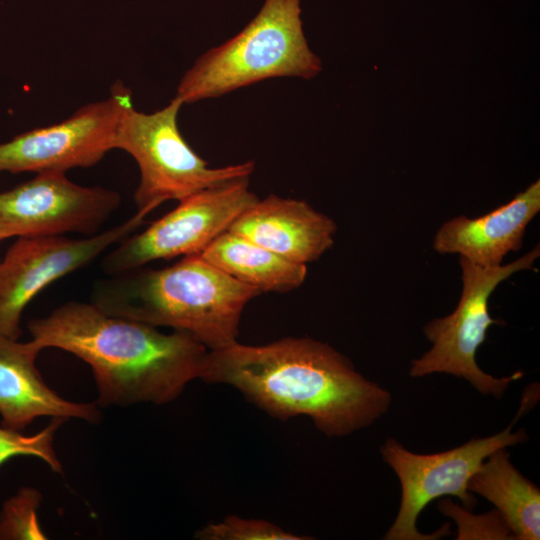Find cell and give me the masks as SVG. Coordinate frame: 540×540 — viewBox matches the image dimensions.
Listing matches in <instances>:
<instances>
[{
    "instance_id": "obj_12",
    "label": "cell",
    "mask_w": 540,
    "mask_h": 540,
    "mask_svg": "<svg viewBox=\"0 0 540 540\" xmlns=\"http://www.w3.org/2000/svg\"><path fill=\"white\" fill-rule=\"evenodd\" d=\"M228 230L306 265L332 247L337 225L303 200L272 194L244 210Z\"/></svg>"
},
{
    "instance_id": "obj_2",
    "label": "cell",
    "mask_w": 540,
    "mask_h": 540,
    "mask_svg": "<svg viewBox=\"0 0 540 540\" xmlns=\"http://www.w3.org/2000/svg\"><path fill=\"white\" fill-rule=\"evenodd\" d=\"M28 327L42 349L64 350L90 366L102 406L171 402L200 378L208 353L186 332L166 334L92 302H67Z\"/></svg>"
},
{
    "instance_id": "obj_20",
    "label": "cell",
    "mask_w": 540,
    "mask_h": 540,
    "mask_svg": "<svg viewBox=\"0 0 540 540\" xmlns=\"http://www.w3.org/2000/svg\"><path fill=\"white\" fill-rule=\"evenodd\" d=\"M439 509L458 522L457 539H510L511 532L497 510L475 516L454 505L450 500L441 502Z\"/></svg>"
},
{
    "instance_id": "obj_6",
    "label": "cell",
    "mask_w": 540,
    "mask_h": 540,
    "mask_svg": "<svg viewBox=\"0 0 540 540\" xmlns=\"http://www.w3.org/2000/svg\"><path fill=\"white\" fill-rule=\"evenodd\" d=\"M540 256L539 245L508 264L481 267L461 258L462 292L455 310L428 322L424 328L432 347L411 363V377L448 373L467 380L482 394L501 398L510 383L523 377L515 372L496 378L481 370L476 352L485 342L489 327L503 323L489 313V299L497 286L516 272L530 270Z\"/></svg>"
},
{
    "instance_id": "obj_3",
    "label": "cell",
    "mask_w": 540,
    "mask_h": 540,
    "mask_svg": "<svg viewBox=\"0 0 540 540\" xmlns=\"http://www.w3.org/2000/svg\"><path fill=\"white\" fill-rule=\"evenodd\" d=\"M260 294L193 254L165 268L141 267L99 280L91 302L109 315L186 332L216 350L237 341L243 310Z\"/></svg>"
},
{
    "instance_id": "obj_14",
    "label": "cell",
    "mask_w": 540,
    "mask_h": 540,
    "mask_svg": "<svg viewBox=\"0 0 540 540\" xmlns=\"http://www.w3.org/2000/svg\"><path fill=\"white\" fill-rule=\"evenodd\" d=\"M43 349L32 339L0 337V415L2 426L20 431L43 416L98 422L95 403H76L60 397L43 380L36 359Z\"/></svg>"
},
{
    "instance_id": "obj_15",
    "label": "cell",
    "mask_w": 540,
    "mask_h": 540,
    "mask_svg": "<svg viewBox=\"0 0 540 540\" xmlns=\"http://www.w3.org/2000/svg\"><path fill=\"white\" fill-rule=\"evenodd\" d=\"M468 490L494 504L513 539L540 538V490L512 465L506 448L484 460L471 477Z\"/></svg>"
},
{
    "instance_id": "obj_11",
    "label": "cell",
    "mask_w": 540,
    "mask_h": 540,
    "mask_svg": "<svg viewBox=\"0 0 540 540\" xmlns=\"http://www.w3.org/2000/svg\"><path fill=\"white\" fill-rule=\"evenodd\" d=\"M120 203L114 190L78 185L65 172H39L31 180L0 192V241L65 233L91 236Z\"/></svg>"
},
{
    "instance_id": "obj_8",
    "label": "cell",
    "mask_w": 540,
    "mask_h": 540,
    "mask_svg": "<svg viewBox=\"0 0 540 540\" xmlns=\"http://www.w3.org/2000/svg\"><path fill=\"white\" fill-rule=\"evenodd\" d=\"M249 178L234 179L181 201L141 232L125 237L102 259L103 271L118 275L159 259L201 253L233 221L258 201Z\"/></svg>"
},
{
    "instance_id": "obj_16",
    "label": "cell",
    "mask_w": 540,
    "mask_h": 540,
    "mask_svg": "<svg viewBox=\"0 0 540 540\" xmlns=\"http://www.w3.org/2000/svg\"><path fill=\"white\" fill-rule=\"evenodd\" d=\"M205 260L242 283L265 292H288L300 287L307 266L291 262L229 230L201 253Z\"/></svg>"
},
{
    "instance_id": "obj_9",
    "label": "cell",
    "mask_w": 540,
    "mask_h": 540,
    "mask_svg": "<svg viewBox=\"0 0 540 540\" xmlns=\"http://www.w3.org/2000/svg\"><path fill=\"white\" fill-rule=\"evenodd\" d=\"M145 218L136 212L116 226L81 239L18 237L0 261V337L18 339L22 312L41 290L136 232Z\"/></svg>"
},
{
    "instance_id": "obj_4",
    "label": "cell",
    "mask_w": 540,
    "mask_h": 540,
    "mask_svg": "<svg viewBox=\"0 0 540 540\" xmlns=\"http://www.w3.org/2000/svg\"><path fill=\"white\" fill-rule=\"evenodd\" d=\"M300 3L265 0L239 33L198 57L175 97L189 104L271 78L317 76L322 64L305 37Z\"/></svg>"
},
{
    "instance_id": "obj_7",
    "label": "cell",
    "mask_w": 540,
    "mask_h": 540,
    "mask_svg": "<svg viewBox=\"0 0 540 540\" xmlns=\"http://www.w3.org/2000/svg\"><path fill=\"white\" fill-rule=\"evenodd\" d=\"M528 407L522 401L518 414L503 431L485 438L471 439L453 449L434 454H417L389 438L381 447L384 461L394 470L401 484L397 517L385 535L387 540H432L450 533L445 524L433 534L418 531L417 519L422 510L441 496H456L467 509L477 500L468 484L481 464L493 452L527 440L524 429L512 431L514 421Z\"/></svg>"
},
{
    "instance_id": "obj_17",
    "label": "cell",
    "mask_w": 540,
    "mask_h": 540,
    "mask_svg": "<svg viewBox=\"0 0 540 540\" xmlns=\"http://www.w3.org/2000/svg\"><path fill=\"white\" fill-rule=\"evenodd\" d=\"M64 421L63 418L54 417L43 430L33 435L0 426V466L16 456H33L46 462L53 471L61 473L62 465L53 443L56 431Z\"/></svg>"
},
{
    "instance_id": "obj_1",
    "label": "cell",
    "mask_w": 540,
    "mask_h": 540,
    "mask_svg": "<svg viewBox=\"0 0 540 540\" xmlns=\"http://www.w3.org/2000/svg\"><path fill=\"white\" fill-rule=\"evenodd\" d=\"M227 384L269 415L308 416L328 436H344L386 413L391 394L358 373L330 345L287 337L251 346L208 350L200 378Z\"/></svg>"
},
{
    "instance_id": "obj_19",
    "label": "cell",
    "mask_w": 540,
    "mask_h": 540,
    "mask_svg": "<svg viewBox=\"0 0 540 540\" xmlns=\"http://www.w3.org/2000/svg\"><path fill=\"white\" fill-rule=\"evenodd\" d=\"M195 537L202 540H305L301 536L266 520L228 516L218 523H210L198 530Z\"/></svg>"
},
{
    "instance_id": "obj_13",
    "label": "cell",
    "mask_w": 540,
    "mask_h": 540,
    "mask_svg": "<svg viewBox=\"0 0 540 540\" xmlns=\"http://www.w3.org/2000/svg\"><path fill=\"white\" fill-rule=\"evenodd\" d=\"M540 211V181L532 183L508 203L476 218L460 215L446 221L433 239L439 254H458L475 265L502 264L509 252L523 244L526 228Z\"/></svg>"
},
{
    "instance_id": "obj_18",
    "label": "cell",
    "mask_w": 540,
    "mask_h": 540,
    "mask_svg": "<svg viewBox=\"0 0 540 540\" xmlns=\"http://www.w3.org/2000/svg\"><path fill=\"white\" fill-rule=\"evenodd\" d=\"M41 500L33 488H22L10 498L0 515V539H47L37 515Z\"/></svg>"
},
{
    "instance_id": "obj_5",
    "label": "cell",
    "mask_w": 540,
    "mask_h": 540,
    "mask_svg": "<svg viewBox=\"0 0 540 540\" xmlns=\"http://www.w3.org/2000/svg\"><path fill=\"white\" fill-rule=\"evenodd\" d=\"M183 102L174 97L153 113L128 107L120 121L114 149L136 161L140 180L134 193L137 212L149 215L162 203L181 201L204 189L250 177L253 161L212 168L186 142L177 118Z\"/></svg>"
},
{
    "instance_id": "obj_10",
    "label": "cell",
    "mask_w": 540,
    "mask_h": 540,
    "mask_svg": "<svg viewBox=\"0 0 540 540\" xmlns=\"http://www.w3.org/2000/svg\"><path fill=\"white\" fill-rule=\"evenodd\" d=\"M132 92L123 83L110 96L79 108L57 124L22 133L0 144V172H66L97 164L114 143Z\"/></svg>"
}]
</instances>
